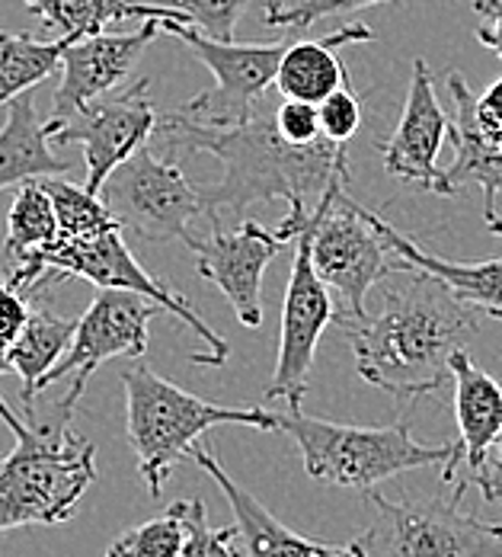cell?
<instances>
[{
	"label": "cell",
	"mask_w": 502,
	"mask_h": 557,
	"mask_svg": "<svg viewBox=\"0 0 502 557\" xmlns=\"http://www.w3.org/2000/svg\"><path fill=\"white\" fill-rule=\"evenodd\" d=\"M406 276L410 285L391 288L375 318L339 327L368 385L397 397H423L451 379V356L480 331L484 314L454 298L439 278Z\"/></svg>",
	"instance_id": "obj_2"
},
{
	"label": "cell",
	"mask_w": 502,
	"mask_h": 557,
	"mask_svg": "<svg viewBox=\"0 0 502 557\" xmlns=\"http://www.w3.org/2000/svg\"><path fill=\"white\" fill-rule=\"evenodd\" d=\"M487 227H490V234H497V237H502V215L497 212L493 219H487Z\"/></svg>",
	"instance_id": "obj_38"
},
{
	"label": "cell",
	"mask_w": 502,
	"mask_h": 557,
	"mask_svg": "<svg viewBox=\"0 0 502 557\" xmlns=\"http://www.w3.org/2000/svg\"><path fill=\"white\" fill-rule=\"evenodd\" d=\"M279 433H288L298 446L308 478L342 491L368 494L403 471L436 465L442 468V481H454L461 465L457 443H416L410 420L391 426H349L288 407V413H279Z\"/></svg>",
	"instance_id": "obj_4"
},
{
	"label": "cell",
	"mask_w": 502,
	"mask_h": 557,
	"mask_svg": "<svg viewBox=\"0 0 502 557\" xmlns=\"http://www.w3.org/2000/svg\"><path fill=\"white\" fill-rule=\"evenodd\" d=\"M33 16L42 20L55 39H87L106 33V26L115 20H128L131 7L128 0H23Z\"/></svg>",
	"instance_id": "obj_26"
},
{
	"label": "cell",
	"mask_w": 502,
	"mask_h": 557,
	"mask_svg": "<svg viewBox=\"0 0 502 557\" xmlns=\"http://www.w3.org/2000/svg\"><path fill=\"white\" fill-rule=\"evenodd\" d=\"M388 0H266L263 7V23L273 29H308L327 16H339V13H352V10H365V7H378Z\"/></svg>",
	"instance_id": "obj_31"
},
{
	"label": "cell",
	"mask_w": 502,
	"mask_h": 557,
	"mask_svg": "<svg viewBox=\"0 0 502 557\" xmlns=\"http://www.w3.org/2000/svg\"><path fill=\"white\" fill-rule=\"evenodd\" d=\"M334 318L336 308L330 298V285L314 270L311 234L304 222L301 234L294 237V260H291V276L285 288V305H281L279 359H276V372L266 388V397L288 400V407H301L321 336Z\"/></svg>",
	"instance_id": "obj_13"
},
{
	"label": "cell",
	"mask_w": 502,
	"mask_h": 557,
	"mask_svg": "<svg viewBox=\"0 0 502 557\" xmlns=\"http://www.w3.org/2000/svg\"><path fill=\"white\" fill-rule=\"evenodd\" d=\"M477 115L484 122L487 132H493L497 138L502 135V77L490 84V90L484 97H477Z\"/></svg>",
	"instance_id": "obj_37"
},
{
	"label": "cell",
	"mask_w": 502,
	"mask_h": 557,
	"mask_svg": "<svg viewBox=\"0 0 502 557\" xmlns=\"http://www.w3.org/2000/svg\"><path fill=\"white\" fill-rule=\"evenodd\" d=\"M29 308L33 305L26 301V295L16 285H10L7 278H0V356H7V349L16 343L20 331L26 327Z\"/></svg>",
	"instance_id": "obj_34"
},
{
	"label": "cell",
	"mask_w": 502,
	"mask_h": 557,
	"mask_svg": "<svg viewBox=\"0 0 502 557\" xmlns=\"http://www.w3.org/2000/svg\"><path fill=\"white\" fill-rule=\"evenodd\" d=\"M125 227H112L106 234L87 237V240H64L58 237L55 247H49L26 273L20 276H3L10 285H16L20 292H39L46 282H58L64 276H80L87 282H93L97 288H128L138 292L151 301H158L167 314H173L176 321H183L192 334L202 339V352H192L196 366H212L222 369L224 362L230 359V346L224 343L222 334H215L199 311L179 295L173 292L167 282H161L158 276H151L135 253L128 250Z\"/></svg>",
	"instance_id": "obj_6"
},
{
	"label": "cell",
	"mask_w": 502,
	"mask_h": 557,
	"mask_svg": "<svg viewBox=\"0 0 502 557\" xmlns=\"http://www.w3.org/2000/svg\"><path fill=\"white\" fill-rule=\"evenodd\" d=\"M480 3H487V0H474V7H480Z\"/></svg>",
	"instance_id": "obj_39"
},
{
	"label": "cell",
	"mask_w": 502,
	"mask_h": 557,
	"mask_svg": "<svg viewBox=\"0 0 502 557\" xmlns=\"http://www.w3.org/2000/svg\"><path fill=\"white\" fill-rule=\"evenodd\" d=\"M279 135L288 145H314L324 138L321 132V112L314 103L304 100H281V107L273 115Z\"/></svg>",
	"instance_id": "obj_33"
},
{
	"label": "cell",
	"mask_w": 502,
	"mask_h": 557,
	"mask_svg": "<svg viewBox=\"0 0 502 557\" xmlns=\"http://www.w3.org/2000/svg\"><path fill=\"white\" fill-rule=\"evenodd\" d=\"M71 164L52 151L49 125L39 119L33 90L7 103V122L0 128V193L29 180L64 176Z\"/></svg>",
	"instance_id": "obj_22"
},
{
	"label": "cell",
	"mask_w": 502,
	"mask_h": 557,
	"mask_svg": "<svg viewBox=\"0 0 502 557\" xmlns=\"http://www.w3.org/2000/svg\"><path fill=\"white\" fill-rule=\"evenodd\" d=\"M158 301L128 292V288H100L90 308L77 318V331L55 369H49L39 382V391L71 379V388L61 397L58 410L71 413L84 397L93 372L115 356H145L148 352V324L158 314ZM164 311V308H161Z\"/></svg>",
	"instance_id": "obj_11"
},
{
	"label": "cell",
	"mask_w": 502,
	"mask_h": 557,
	"mask_svg": "<svg viewBox=\"0 0 502 557\" xmlns=\"http://www.w3.org/2000/svg\"><path fill=\"white\" fill-rule=\"evenodd\" d=\"M100 196L122 227L154 244H189L192 222L209 215L202 189L189 183L176 161L158 158L151 145H145L125 164L112 170Z\"/></svg>",
	"instance_id": "obj_9"
},
{
	"label": "cell",
	"mask_w": 502,
	"mask_h": 557,
	"mask_svg": "<svg viewBox=\"0 0 502 557\" xmlns=\"http://www.w3.org/2000/svg\"><path fill=\"white\" fill-rule=\"evenodd\" d=\"M151 81H138L115 97H100L71 119H46L52 145H80L84 151V186L100 196L103 183L118 164L141 151L158 128V110L148 94Z\"/></svg>",
	"instance_id": "obj_12"
},
{
	"label": "cell",
	"mask_w": 502,
	"mask_h": 557,
	"mask_svg": "<svg viewBox=\"0 0 502 557\" xmlns=\"http://www.w3.org/2000/svg\"><path fill=\"white\" fill-rule=\"evenodd\" d=\"M285 244L279 227L240 222L234 231H224L218 219H212L209 237H189L196 273L222 288L243 327L263 324V276Z\"/></svg>",
	"instance_id": "obj_14"
},
{
	"label": "cell",
	"mask_w": 502,
	"mask_h": 557,
	"mask_svg": "<svg viewBox=\"0 0 502 557\" xmlns=\"http://www.w3.org/2000/svg\"><path fill=\"white\" fill-rule=\"evenodd\" d=\"M0 420L16 446L0 458V532L26 525H58L71 519L97 481V448L71 430V413L58 420H20L0 397Z\"/></svg>",
	"instance_id": "obj_3"
},
{
	"label": "cell",
	"mask_w": 502,
	"mask_h": 557,
	"mask_svg": "<svg viewBox=\"0 0 502 557\" xmlns=\"http://www.w3.org/2000/svg\"><path fill=\"white\" fill-rule=\"evenodd\" d=\"M474 10L480 13V26H477L480 46L497 52L502 61V0H487V3H480Z\"/></svg>",
	"instance_id": "obj_36"
},
{
	"label": "cell",
	"mask_w": 502,
	"mask_h": 557,
	"mask_svg": "<svg viewBox=\"0 0 502 557\" xmlns=\"http://www.w3.org/2000/svg\"><path fill=\"white\" fill-rule=\"evenodd\" d=\"M161 29L167 36H176L183 46H189L192 55L215 74V90L199 94L179 110L202 125H240L253 119L256 103L276 84L279 61L288 49V42L250 46L234 39H212L186 23L161 20Z\"/></svg>",
	"instance_id": "obj_10"
},
{
	"label": "cell",
	"mask_w": 502,
	"mask_h": 557,
	"mask_svg": "<svg viewBox=\"0 0 502 557\" xmlns=\"http://www.w3.org/2000/svg\"><path fill=\"white\" fill-rule=\"evenodd\" d=\"M179 512L186 522V542L179 557H247L240 548V532L237 525L212 529L209 525V509L199 497L179 500Z\"/></svg>",
	"instance_id": "obj_30"
},
{
	"label": "cell",
	"mask_w": 502,
	"mask_h": 557,
	"mask_svg": "<svg viewBox=\"0 0 502 557\" xmlns=\"http://www.w3.org/2000/svg\"><path fill=\"white\" fill-rule=\"evenodd\" d=\"M183 542H186V522L179 506L173 503L164 516H154L122 532L110 545L106 557H179Z\"/></svg>",
	"instance_id": "obj_29"
},
{
	"label": "cell",
	"mask_w": 502,
	"mask_h": 557,
	"mask_svg": "<svg viewBox=\"0 0 502 557\" xmlns=\"http://www.w3.org/2000/svg\"><path fill=\"white\" fill-rule=\"evenodd\" d=\"M497 141H500V154H502V135H500V138H497Z\"/></svg>",
	"instance_id": "obj_40"
},
{
	"label": "cell",
	"mask_w": 502,
	"mask_h": 557,
	"mask_svg": "<svg viewBox=\"0 0 502 557\" xmlns=\"http://www.w3.org/2000/svg\"><path fill=\"white\" fill-rule=\"evenodd\" d=\"M67 46V39L36 42L29 36L0 29V107L36 90L46 77L61 71V58Z\"/></svg>",
	"instance_id": "obj_25"
},
{
	"label": "cell",
	"mask_w": 502,
	"mask_h": 557,
	"mask_svg": "<svg viewBox=\"0 0 502 557\" xmlns=\"http://www.w3.org/2000/svg\"><path fill=\"white\" fill-rule=\"evenodd\" d=\"M378 36L362 26H342L339 33L327 39H304V42H288L285 55L279 61L276 74V90L285 100H304V103H324L336 87L349 77L346 64L339 61V49L352 42H375Z\"/></svg>",
	"instance_id": "obj_21"
},
{
	"label": "cell",
	"mask_w": 502,
	"mask_h": 557,
	"mask_svg": "<svg viewBox=\"0 0 502 557\" xmlns=\"http://www.w3.org/2000/svg\"><path fill=\"white\" fill-rule=\"evenodd\" d=\"M362 212H365L368 224L378 231V237L385 240V247L397 257L400 273H426V276L439 278L454 298L474 305L484 318L502 321V257L484 260V263H454V260L423 250L413 237L397 231L378 212H372L365 206H362Z\"/></svg>",
	"instance_id": "obj_20"
},
{
	"label": "cell",
	"mask_w": 502,
	"mask_h": 557,
	"mask_svg": "<svg viewBox=\"0 0 502 557\" xmlns=\"http://www.w3.org/2000/svg\"><path fill=\"white\" fill-rule=\"evenodd\" d=\"M189 458L202 471H209V478L218 484V491L234 512V525L240 532V548L247 557H359L355 545H327V542L304 539V535L291 532L281 519H276L263 503L256 500L250 491H243L224 471V465L209 448L196 443Z\"/></svg>",
	"instance_id": "obj_18"
},
{
	"label": "cell",
	"mask_w": 502,
	"mask_h": 557,
	"mask_svg": "<svg viewBox=\"0 0 502 557\" xmlns=\"http://www.w3.org/2000/svg\"><path fill=\"white\" fill-rule=\"evenodd\" d=\"M321 112V132L327 141L334 145H349L355 138V132L362 128V100L349 90V77L336 87L334 94L317 103Z\"/></svg>",
	"instance_id": "obj_32"
},
{
	"label": "cell",
	"mask_w": 502,
	"mask_h": 557,
	"mask_svg": "<svg viewBox=\"0 0 502 557\" xmlns=\"http://www.w3.org/2000/svg\"><path fill=\"white\" fill-rule=\"evenodd\" d=\"M61 237L52 193L42 180L16 186V196L7 212V240H3V270L7 276L26 273Z\"/></svg>",
	"instance_id": "obj_23"
},
{
	"label": "cell",
	"mask_w": 502,
	"mask_h": 557,
	"mask_svg": "<svg viewBox=\"0 0 502 557\" xmlns=\"http://www.w3.org/2000/svg\"><path fill=\"white\" fill-rule=\"evenodd\" d=\"M451 382H454V420H457V448H461V481L454 494L464 497L467 481L484 468L490 448L502 433V385L484 372L467 349L451 356ZM457 478V474H454Z\"/></svg>",
	"instance_id": "obj_19"
},
{
	"label": "cell",
	"mask_w": 502,
	"mask_h": 557,
	"mask_svg": "<svg viewBox=\"0 0 502 557\" xmlns=\"http://www.w3.org/2000/svg\"><path fill=\"white\" fill-rule=\"evenodd\" d=\"M125 433L145 487L158 497L179 458L215 426H250L279 433V413L263 407H227L202 400L151 369H125Z\"/></svg>",
	"instance_id": "obj_5"
},
{
	"label": "cell",
	"mask_w": 502,
	"mask_h": 557,
	"mask_svg": "<svg viewBox=\"0 0 502 557\" xmlns=\"http://www.w3.org/2000/svg\"><path fill=\"white\" fill-rule=\"evenodd\" d=\"M448 128H451V119L436 97V77L429 64L416 58L403 115L393 128L391 141L385 145V170L403 183L436 193L439 176H442L439 151L448 141Z\"/></svg>",
	"instance_id": "obj_16"
},
{
	"label": "cell",
	"mask_w": 502,
	"mask_h": 557,
	"mask_svg": "<svg viewBox=\"0 0 502 557\" xmlns=\"http://www.w3.org/2000/svg\"><path fill=\"white\" fill-rule=\"evenodd\" d=\"M461 500H388L368 491L375 519L352 545L359 557H502V525L461 512Z\"/></svg>",
	"instance_id": "obj_7"
},
{
	"label": "cell",
	"mask_w": 502,
	"mask_h": 557,
	"mask_svg": "<svg viewBox=\"0 0 502 557\" xmlns=\"http://www.w3.org/2000/svg\"><path fill=\"white\" fill-rule=\"evenodd\" d=\"M349 183L330 186L308 215L311 234V260L317 276L330 285L342 298V311H336L334 321H365V298L372 285L381 278L400 273V263L378 231L368 224L362 206L349 199Z\"/></svg>",
	"instance_id": "obj_8"
},
{
	"label": "cell",
	"mask_w": 502,
	"mask_h": 557,
	"mask_svg": "<svg viewBox=\"0 0 502 557\" xmlns=\"http://www.w3.org/2000/svg\"><path fill=\"white\" fill-rule=\"evenodd\" d=\"M470 484L484 494V500L487 503H502V433L500 440H497V446L490 448L484 468L467 481V487H470Z\"/></svg>",
	"instance_id": "obj_35"
},
{
	"label": "cell",
	"mask_w": 502,
	"mask_h": 557,
	"mask_svg": "<svg viewBox=\"0 0 502 557\" xmlns=\"http://www.w3.org/2000/svg\"><path fill=\"white\" fill-rule=\"evenodd\" d=\"M131 16H154L164 23H186L212 39H234V29L250 0H128Z\"/></svg>",
	"instance_id": "obj_27"
},
{
	"label": "cell",
	"mask_w": 502,
	"mask_h": 557,
	"mask_svg": "<svg viewBox=\"0 0 502 557\" xmlns=\"http://www.w3.org/2000/svg\"><path fill=\"white\" fill-rule=\"evenodd\" d=\"M46 189L52 193L58 212V227L64 240H87L97 234H106L112 227H122V222L110 212L103 196L90 193L84 183H67L61 176H46Z\"/></svg>",
	"instance_id": "obj_28"
},
{
	"label": "cell",
	"mask_w": 502,
	"mask_h": 557,
	"mask_svg": "<svg viewBox=\"0 0 502 557\" xmlns=\"http://www.w3.org/2000/svg\"><path fill=\"white\" fill-rule=\"evenodd\" d=\"M74 331H77L74 318H64V314L36 305V308H29V321L20 331L16 343L7 349V366L23 382L26 420H33V404H36L42 375L61 362V356L67 352V346L74 339Z\"/></svg>",
	"instance_id": "obj_24"
},
{
	"label": "cell",
	"mask_w": 502,
	"mask_h": 557,
	"mask_svg": "<svg viewBox=\"0 0 502 557\" xmlns=\"http://www.w3.org/2000/svg\"><path fill=\"white\" fill-rule=\"evenodd\" d=\"M161 36V20L148 16L138 33H100L71 42L61 58V84L55 90L52 119H71L93 100L106 97L112 87H118L128 77L141 52Z\"/></svg>",
	"instance_id": "obj_15"
},
{
	"label": "cell",
	"mask_w": 502,
	"mask_h": 557,
	"mask_svg": "<svg viewBox=\"0 0 502 557\" xmlns=\"http://www.w3.org/2000/svg\"><path fill=\"white\" fill-rule=\"evenodd\" d=\"M448 94L454 103V119L448 128V138L454 145V161L442 170L436 193L457 196L467 186L484 189V219L497 215V196H502V154L500 141L493 132L484 128L477 115V97L470 94L464 74H448Z\"/></svg>",
	"instance_id": "obj_17"
},
{
	"label": "cell",
	"mask_w": 502,
	"mask_h": 557,
	"mask_svg": "<svg viewBox=\"0 0 502 557\" xmlns=\"http://www.w3.org/2000/svg\"><path fill=\"white\" fill-rule=\"evenodd\" d=\"M158 145L173 154H212L224 176L202 189L209 219L222 209L243 215L256 202L321 199L336 183H349L346 145L327 138L314 145H288L273 119H247L240 125H202L183 112L158 119Z\"/></svg>",
	"instance_id": "obj_1"
}]
</instances>
